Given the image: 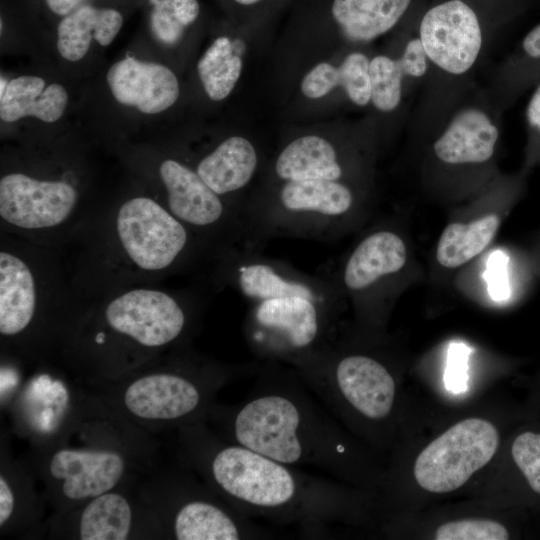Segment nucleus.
Instances as JSON below:
<instances>
[{"instance_id":"9","label":"nucleus","mask_w":540,"mask_h":540,"mask_svg":"<svg viewBox=\"0 0 540 540\" xmlns=\"http://www.w3.org/2000/svg\"><path fill=\"white\" fill-rule=\"evenodd\" d=\"M107 323L139 344L158 347L182 333L187 316L170 294L153 289H133L113 299L106 307Z\"/></svg>"},{"instance_id":"36","label":"nucleus","mask_w":540,"mask_h":540,"mask_svg":"<svg viewBox=\"0 0 540 540\" xmlns=\"http://www.w3.org/2000/svg\"><path fill=\"white\" fill-rule=\"evenodd\" d=\"M237 3L241 4V5H251V4H255L261 0H235Z\"/></svg>"},{"instance_id":"28","label":"nucleus","mask_w":540,"mask_h":540,"mask_svg":"<svg viewBox=\"0 0 540 540\" xmlns=\"http://www.w3.org/2000/svg\"><path fill=\"white\" fill-rule=\"evenodd\" d=\"M511 456L528 488L540 496V431L519 433L511 444Z\"/></svg>"},{"instance_id":"29","label":"nucleus","mask_w":540,"mask_h":540,"mask_svg":"<svg viewBox=\"0 0 540 540\" xmlns=\"http://www.w3.org/2000/svg\"><path fill=\"white\" fill-rule=\"evenodd\" d=\"M507 528L491 519H461L441 524L434 533L437 540H506Z\"/></svg>"},{"instance_id":"6","label":"nucleus","mask_w":540,"mask_h":540,"mask_svg":"<svg viewBox=\"0 0 540 540\" xmlns=\"http://www.w3.org/2000/svg\"><path fill=\"white\" fill-rule=\"evenodd\" d=\"M116 229L127 256L146 271L169 268L191 244L190 229L148 197L123 203L117 213Z\"/></svg>"},{"instance_id":"5","label":"nucleus","mask_w":540,"mask_h":540,"mask_svg":"<svg viewBox=\"0 0 540 540\" xmlns=\"http://www.w3.org/2000/svg\"><path fill=\"white\" fill-rule=\"evenodd\" d=\"M499 440V432L491 422L481 418L464 419L419 453L413 469L415 480L428 492L454 491L489 463Z\"/></svg>"},{"instance_id":"26","label":"nucleus","mask_w":540,"mask_h":540,"mask_svg":"<svg viewBox=\"0 0 540 540\" xmlns=\"http://www.w3.org/2000/svg\"><path fill=\"white\" fill-rule=\"evenodd\" d=\"M207 95L215 101L226 98L242 71V60L227 37L217 38L197 64Z\"/></svg>"},{"instance_id":"15","label":"nucleus","mask_w":540,"mask_h":540,"mask_svg":"<svg viewBox=\"0 0 540 540\" xmlns=\"http://www.w3.org/2000/svg\"><path fill=\"white\" fill-rule=\"evenodd\" d=\"M202 395L195 383L176 374H154L134 381L124 402L144 419L172 420L187 416L200 405Z\"/></svg>"},{"instance_id":"33","label":"nucleus","mask_w":540,"mask_h":540,"mask_svg":"<svg viewBox=\"0 0 540 540\" xmlns=\"http://www.w3.org/2000/svg\"><path fill=\"white\" fill-rule=\"evenodd\" d=\"M525 118L532 140L540 145V81L530 96Z\"/></svg>"},{"instance_id":"14","label":"nucleus","mask_w":540,"mask_h":540,"mask_svg":"<svg viewBox=\"0 0 540 540\" xmlns=\"http://www.w3.org/2000/svg\"><path fill=\"white\" fill-rule=\"evenodd\" d=\"M50 472L64 479L62 491L73 500L97 497L108 492L124 472L122 457L110 451H58L50 463Z\"/></svg>"},{"instance_id":"34","label":"nucleus","mask_w":540,"mask_h":540,"mask_svg":"<svg viewBox=\"0 0 540 540\" xmlns=\"http://www.w3.org/2000/svg\"><path fill=\"white\" fill-rule=\"evenodd\" d=\"M14 507V496L7 481L0 477V525L11 516Z\"/></svg>"},{"instance_id":"23","label":"nucleus","mask_w":540,"mask_h":540,"mask_svg":"<svg viewBox=\"0 0 540 540\" xmlns=\"http://www.w3.org/2000/svg\"><path fill=\"white\" fill-rule=\"evenodd\" d=\"M411 0H334L332 14L352 41H371L391 30Z\"/></svg>"},{"instance_id":"17","label":"nucleus","mask_w":540,"mask_h":540,"mask_svg":"<svg viewBox=\"0 0 540 540\" xmlns=\"http://www.w3.org/2000/svg\"><path fill=\"white\" fill-rule=\"evenodd\" d=\"M429 60L419 37L410 39L397 59L385 55L369 62L370 102L381 112L395 110L403 94L404 79H420L429 69Z\"/></svg>"},{"instance_id":"24","label":"nucleus","mask_w":540,"mask_h":540,"mask_svg":"<svg viewBox=\"0 0 540 540\" xmlns=\"http://www.w3.org/2000/svg\"><path fill=\"white\" fill-rule=\"evenodd\" d=\"M499 226L500 218L496 214L485 215L468 224H449L437 244L438 263L449 269L467 263L489 245Z\"/></svg>"},{"instance_id":"10","label":"nucleus","mask_w":540,"mask_h":540,"mask_svg":"<svg viewBox=\"0 0 540 540\" xmlns=\"http://www.w3.org/2000/svg\"><path fill=\"white\" fill-rule=\"evenodd\" d=\"M76 190L64 181H41L22 173L0 180V216L7 223L27 230L55 227L72 213Z\"/></svg>"},{"instance_id":"27","label":"nucleus","mask_w":540,"mask_h":540,"mask_svg":"<svg viewBox=\"0 0 540 540\" xmlns=\"http://www.w3.org/2000/svg\"><path fill=\"white\" fill-rule=\"evenodd\" d=\"M198 14L197 0H156L150 19L152 33L162 43L174 44Z\"/></svg>"},{"instance_id":"18","label":"nucleus","mask_w":540,"mask_h":540,"mask_svg":"<svg viewBox=\"0 0 540 540\" xmlns=\"http://www.w3.org/2000/svg\"><path fill=\"white\" fill-rule=\"evenodd\" d=\"M275 176L285 181H340L344 168L335 146L317 135L299 137L287 144L274 163Z\"/></svg>"},{"instance_id":"22","label":"nucleus","mask_w":540,"mask_h":540,"mask_svg":"<svg viewBox=\"0 0 540 540\" xmlns=\"http://www.w3.org/2000/svg\"><path fill=\"white\" fill-rule=\"evenodd\" d=\"M68 95L57 83L45 88V81L37 76H20L8 82L1 94L0 118L14 122L26 116L44 122H55L66 108Z\"/></svg>"},{"instance_id":"30","label":"nucleus","mask_w":540,"mask_h":540,"mask_svg":"<svg viewBox=\"0 0 540 540\" xmlns=\"http://www.w3.org/2000/svg\"><path fill=\"white\" fill-rule=\"evenodd\" d=\"M515 63L519 85L537 84L540 81V23L522 38Z\"/></svg>"},{"instance_id":"20","label":"nucleus","mask_w":540,"mask_h":540,"mask_svg":"<svg viewBox=\"0 0 540 540\" xmlns=\"http://www.w3.org/2000/svg\"><path fill=\"white\" fill-rule=\"evenodd\" d=\"M247 518L232 516L210 502L190 501L177 512L174 533L179 540H238L262 536Z\"/></svg>"},{"instance_id":"8","label":"nucleus","mask_w":540,"mask_h":540,"mask_svg":"<svg viewBox=\"0 0 540 540\" xmlns=\"http://www.w3.org/2000/svg\"><path fill=\"white\" fill-rule=\"evenodd\" d=\"M418 37L430 64L452 76L469 72L483 47L479 18L462 0L431 7L420 21Z\"/></svg>"},{"instance_id":"3","label":"nucleus","mask_w":540,"mask_h":540,"mask_svg":"<svg viewBox=\"0 0 540 540\" xmlns=\"http://www.w3.org/2000/svg\"><path fill=\"white\" fill-rule=\"evenodd\" d=\"M325 406L346 405L369 421L387 418L396 383L388 368L363 353H340L331 342L291 366Z\"/></svg>"},{"instance_id":"2","label":"nucleus","mask_w":540,"mask_h":540,"mask_svg":"<svg viewBox=\"0 0 540 540\" xmlns=\"http://www.w3.org/2000/svg\"><path fill=\"white\" fill-rule=\"evenodd\" d=\"M220 490L247 517L322 526L338 512L337 488L240 444L220 448L210 464Z\"/></svg>"},{"instance_id":"19","label":"nucleus","mask_w":540,"mask_h":540,"mask_svg":"<svg viewBox=\"0 0 540 540\" xmlns=\"http://www.w3.org/2000/svg\"><path fill=\"white\" fill-rule=\"evenodd\" d=\"M36 306V288L28 265L18 256L0 253V332L15 335L31 322Z\"/></svg>"},{"instance_id":"1","label":"nucleus","mask_w":540,"mask_h":540,"mask_svg":"<svg viewBox=\"0 0 540 540\" xmlns=\"http://www.w3.org/2000/svg\"><path fill=\"white\" fill-rule=\"evenodd\" d=\"M233 441L283 464L340 473L348 448L325 406L293 370L267 361L231 417Z\"/></svg>"},{"instance_id":"4","label":"nucleus","mask_w":540,"mask_h":540,"mask_svg":"<svg viewBox=\"0 0 540 540\" xmlns=\"http://www.w3.org/2000/svg\"><path fill=\"white\" fill-rule=\"evenodd\" d=\"M335 310L300 295L250 302L245 338L259 358L292 366L330 343Z\"/></svg>"},{"instance_id":"13","label":"nucleus","mask_w":540,"mask_h":540,"mask_svg":"<svg viewBox=\"0 0 540 540\" xmlns=\"http://www.w3.org/2000/svg\"><path fill=\"white\" fill-rule=\"evenodd\" d=\"M498 139L495 119L484 108L469 105L449 118L434 141L433 151L450 165L484 163L494 155Z\"/></svg>"},{"instance_id":"21","label":"nucleus","mask_w":540,"mask_h":540,"mask_svg":"<svg viewBox=\"0 0 540 540\" xmlns=\"http://www.w3.org/2000/svg\"><path fill=\"white\" fill-rule=\"evenodd\" d=\"M123 24L122 15L109 8H96L84 4L66 15L58 25L57 48L69 61L82 59L95 39L107 46Z\"/></svg>"},{"instance_id":"11","label":"nucleus","mask_w":540,"mask_h":540,"mask_svg":"<svg viewBox=\"0 0 540 540\" xmlns=\"http://www.w3.org/2000/svg\"><path fill=\"white\" fill-rule=\"evenodd\" d=\"M406 262L404 240L392 230H375L353 248L342 263L338 278H328L338 292L342 290L359 297L399 273Z\"/></svg>"},{"instance_id":"35","label":"nucleus","mask_w":540,"mask_h":540,"mask_svg":"<svg viewBox=\"0 0 540 540\" xmlns=\"http://www.w3.org/2000/svg\"><path fill=\"white\" fill-rule=\"evenodd\" d=\"M50 10L61 16H66L78 7L84 5L87 0H45Z\"/></svg>"},{"instance_id":"32","label":"nucleus","mask_w":540,"mask_h":540,"mask_svg":"<svg viewBox=\"0 0 540 540\" xmlns=\"http://www.w3.org/2000/svg\"><path fill=\"white\" fill-rule=\"evenodd\" d=\"M467 350L462 345H453L449 353L448 366L445 371L446 388L452 392H462L467 385Z\"/></svg>"},{"instance_id":"16","label":"nucleus","mask_w":540,"mask_h":540,"mask_svg":"<svg viewBox=\"0 0 540 540\" xmlns=\"http://www.w3.org/2000/svg\"><path fill=\"white\" fill-rule=\"evenodd\" d=\"M257 166L258 154L254 145L244 137L233 136L203 157L196 172L224 200L223 197L245 189Z\"/></svg>"},{"instance_id":"25","label":"nucleus","mask_w":540,"mask_h":540,"mask_svg":"<svg viewBox=\"0 0 540 540\" xmlns=\"http://www.w3.org/2000/svg\"><path fill=\"white\" fill-rule=\"evenodd\" d=\"M131 526V508L127 500L116 493L94 497L86 506L80 521L83 540H124Z\"/></svg>"},{"instance_id":"31","label":"nucleus","mask_w":540,"mask_h":540,"mask_svg":"<svg viewBox=\"0 0 540 540\" xmlns=\"http://www.w3.org/2000/svg\"><path fill=\"white\" fill-rule=\"evenodd\" d=\"M340 86L339 68L322 62L307 73L301 83L303 94L311 99L321 98Z\"/></svg>"},{"instance_id":"12","label":"nucleus","mask_w":540,"mask_h":540,"mask_svg":"<svg viewBox=\"0 0 540 540\" xmlns=\"http://www.w3.org/2000/svg\"><path fill=\"white\" fill-rule=\"evenodd\" d=\"M107 82L118 102L147 114L166 110L179 97L177 78L169 68L132 57L114 63Z\"/></svg>"},{"instance_id":"7","label":"nucleus","mask_w":540,"mask_h":540,"mask_svg":"<svg viewBox=\"0 0 540 540\" xmlns=\"http://www.w3.org/2000/svg\"><path fill=\"white\" fill-rule=\"evenodd\" d=\"M223 254L228 282L249 302L300 295L337 307L339 292L326 275H308L244 246L226 248Z\"/></svg>"}]
</instances>
